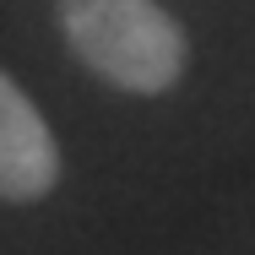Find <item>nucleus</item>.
<instances>
[{
	"instance_id": "nucleus-1",
	"label": "nucleus",
	"mask_w": 255,
	"mask_h": 255,
	"mask_svg": "<svg viewBox=\"0 0 255 255\" xmlns=\"http://www.w3.org/2000/svg\"><path fill=\"white\" fill-rule=\"evenodd\" d=\"M71 54L120 93H168L185 71V27L157 0H54Z\"/></svg>"
},
{
	"instance_id": "nucleus-2",
	"label": "nucleus",
	"mask_w": 255,
	"mask_h": 255,
	"mask_svg": "<svg viewBox=\"0 0 255 255\" xmlns=\"http://www.w3.org/2000/svg\"><path fill=\"white\" fill-rule=\"evenodd\" d=\"M60 179V147H54L44 114L33 98L0 71V201H38Z\"/></svg>"
}]
</instances>
